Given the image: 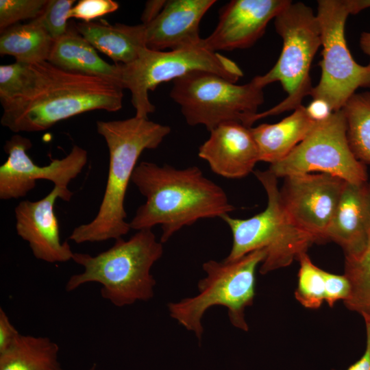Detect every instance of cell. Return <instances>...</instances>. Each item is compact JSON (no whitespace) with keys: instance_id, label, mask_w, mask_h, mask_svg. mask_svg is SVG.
Listing matches in <instances>:
<instances>
[{"instance_id":"obj_27","label":"cell","mask_w":370,"mask_h":370,"mask_svg":"<svg viewBox=\"0 0 370 370\" xmlns=\"http://www.w3.org/2000/svg\"><path fill=\"white\" fill-rule=\"evenodd\" d=\"M33 79L32 65L15 62L0 66V101L3 103L23 94Z\"/></svg>"},{"instance_id":"obj_25","label":"cell","mask_w":370,"mask_h":370,"mask_svg":"<svg viewBox=\"0 0 370 370\" xmlns=\"http://www.w3.org/2000/svg\"><path fill=\"white\" fill-rule=\"evenodd\" d=\"M344 275L351 286L349 296L343 301L345 306L360 314L364 320L370 319V234L361 254L345 258Z\"/></svg>"},{"instance_id":"obj_35","label":"cell","mask_w":370,"mask_h":370,"mask_svg":"<svg viewBox=\"0 0 370 370\" xmlns=\"http://www.w3.org/2000/svg\"><path fill=\"white\" fill-rule=\"evenodd\" d=\"M166 1L151 0L145 3V6L141 15L143 24H148L151 22L162 11Z\"/></svg>"},{"instance_id":"obj_31","label":"cell","mask_w":370,"mask_h":370,"mask_svg":"<svg viewBox=\"0 0 370 370\" xmlns=\"http://www.w3.org/2000/svg\"><path fill=\"white\" fill-rule=\"evenodd\" d=\"M325 301L333 307L339 300L345 301L349 296L351 286L347 278L323 271Z\"/></svg>"},{"instance_id":"obj_1","label":"cell","mask_w":370,"mask_h":370,"mask_svg":"<svg viewBox=\"0 0 370 370\" xmlns=\"http://www.w3.org/2000/svg\"><path fill=\"white\" fill-rule=\"evenodd\" d=\"M131 181L146 201L137 209L130 227L138 231L159 225L162 243L199 219L221 218L235 210L224 190L196 166L176 169L143 161Z\"/></svg>"},{"instance_id":"obj_18","label":"cell","mask_w":370,"mask_h":370,"mask_svg":"<svg viewBox=\"0 0 370 370\" xmlns=\"http://www.w3.org/2000/svg\"><path fill=\"white\" fill-rule=\"evenodd\" d=\"M370 234V186L345 182L326 233L343 249L345 258H355L367 247Z\"/></svg>"},{"instance_id":"obj_6","label":"cell","mask_w":370,"mask_h":370,"mask_svg":"<svg viewBox=\"0 0 370 370\" xmlns=\"http://www.w3.org/2000/svg\"><path fill=\"white\" fill-rule=\"evenodd\" d=\"M254 174L266 192L267 206L249 219H236L230 214L221 218L232 234V248L225 259L234 260L255 250L264 249L266 256L259 271L267 274L291 264L314 241L288 216L281 200L278 177L269 170L256 171Z\"/></svg>"},{"instance_id":"obj_17","label":"cell","mask_w":370,"mask_h":370,"mask_svg":"<svg viewBox=\"0 0 370 370\" xmlns=\"http://www.w3.org/2000/svg\"><path fill=\"white\" fill-rule=\"evenodd\" d=\"M215 0H169L160 14L145 26L147 48L177 49L199 45V23Z\"/></svg>"},{"instance_id":"obj_29","label":"cell","mask_w":370,"mask_h":370,"mask_svg":"<svg viewBox=\"0 0 370 370\" xmlns=\"http://www.w3.org/2000/svg\"><path fill=\"white\" fill-rule=\"evenodd\" d=\"M48 0H0L1 32L19 21L38 17Z\"/></svg>"},{"instance_id":"obj_34","label":"cell","mask_w":370,"mask_h":370,"mask_svg":"<svg viewBox=\"0 0 370 370\" xmlns=\"http://www.w3.org/2000/svg\"><path fill=\"white\" fill-rule=\"evenodd\" d=\"M366 328V347L362 357L346 370H370V320H365Z\"/></svg>"},{"instance_id":"obj_28","label":"cell","mask_w":370,"mask_h":370,"mask_svg":"<svg viewBox=\"0 0 370 370\" xmlns=\"http://www.w3.org/2000/svg\"><path fill=\"white\" fill-rule=\"evenodd\" d=\"M74 3L73 0H48L40 16L34 21L55 40L67 32L69 14Z\"/></svg>"},{"instance_id":"obj_19","label":"cell","mask_w":370,"mask_h":370,"mask_svg":"<svg viewBox=\"0 0 370 370\" xmlns=\"http://www.w3.org/2000/svg\"><path fill=\"white\" fill-rule=\"evenodd\" d=\"M47 62L64 71L99 77L120 86L119 64L103 60L75 26L54 40Z\"/></svg>"},{"instance_id":"obj_16","label":"cell","mask_w":370,"mask_h":370,"mask_svg":"<svg viewBox=\"0 0 370 370\" xmlns=\"http://www.w3.org/2000/svg\"><path fill=\"white\" fill-rule=\"evenodd\" d=\"M251 127L234 121L218 125L199 147V157L220 176L228 179L247 176L260 161Z\"/></svg>"},{"instance_id":"obj_26","label":"cell","mask_w":370,"mask_h":370,"mask_svg":"<svg viewBox=\"0 0 370 370\" xmlns=\"http://www.w3.org/2000/svg\"><path fill=\"white\" fill-rule=\"evenodd\" d=\"M297 260L299 269L295 297L304 307L317 309L325 301L323 270L312 262L307 252L301 254Z\"/></svg>"},{"instance_id":"obj_9","label":"cell","mask_w":370,"mask_h":370,"mask_svg":"<svg viewBox=\"0 0 370 370\" xmlns=\"http://www.w3.org/2000/svg\"><path fill=\"white\" fill-rule=\"evenodd\" d=\"M119 66V84L130 90L135 116L144 119H148L156 108L149 99V91L162 82L195 71L213 73L234 83L243 75L236 62L200 45L168 51L143 47L134 61Z\"/></svg>"},{"instance_id":"obj_24","label":"cell","mask_w":370,"mask_h":370,"mask_svg":"<svg viewBox=\"0 0 370 370\" xmlns=\"http://www.w3.org/2000/svg\"><path fill=\"white\" fill-rule=\"evenodd\" d=\"M341 110L352 152L361 162L370 164V92L355 93Z\"/></svg>"},{"instance_id":"obj_10","label":"cell","mask_w":370,"mask_h":370,"mask_svg":"<svg viewBox=\"0 0 370 370\" xmlns=\"http://www.w3.org/2000/svg\"><path fill=\"white\" fill-rule=\"evenodd\" d=\"M349 14H354L352 0L317 1L321 75L310 96L328 102L333 112L341 110L358 88L370 87V63L358 64L347 45L345 27Z\"/></svg>"},{"instance_id":"obj_37","label":"cell","mask_w":370,"mask_h":370,"mask_svg":"<svg viewBox=\"0 0 370 370\" xmlns=\"http://www.w3.org/2000/svg\"><path fill=\"white\" fill-rule=\"evenodd\" d=\"M97 365L96 364H93L88 370H96Z\"/></svg>"},{"instance_id":"obj_33","label":"cell","mask_w":370,"mask_h":370,"mask_svg":"<svg viewBox=\"0 0 370 370\" xmlns=\"http://www.w3.org/2000/svg\"><path fill=\"white\" fill-rule=\"evenodd\" d=\"M308 116L315 122H321L328 119L334 112L325 101L321 99H313L306 107Z\"/></svg>"},{"instance_id":"obj_2","label":"cell","mask_w":370,"mask_h":370,"mask_svg":"<svg viewBox=\"0 0 370 370\" xmlns=\"http://www.w3.org/2000/svg\"><path fill=\"white\" fill-rule=\"evenodd\" d=\"M31 65L28 89L1 103V124L14 133L44 131L79 114L122 108L123 89L110 80L64 71L47 61Z\"/></svg>"},{"instance_id":"obj_5","label":"cell","mask_w":370,"mask_h":370,"mask_svg":"<svg viewBox=\"0 0 370 370\" xmlns=\"http://www.w3.org/2000/svg\"><path fill=\"white\" fill-rule=\"evenodd\" d=\"M265 256L264 249H258L234 260L205 262L202 269L206 275L198 282V293L169 303V315L200 341L204 313L212 306H221L227 308L234 327L247 331L245 311L253 304L256 269Z\"/></svg>"},{"instance_id":"obj_11","label":"cell","mask_w":370,"mask_h":370,"mask_svg":"<svg viewBox=\"0 0 370 370\" xmlns=\"http://www.w3.org/2000/svg\"><path fill=\"white\" fill-rule=\"evenodd\" d=\"M269 170L278 178L317 171L347 182H368L365 164L349 147L342 110L317 122L306 137L285 158L270 164Z\"/></svg>"},{"instance_id":"obj_23","label":"cell","mask_w":370,"mask_h":370,"mask_svg":"<svg viewBox=\"0 0 370 370\" xmlns=\"http://www.w3.org/2000/svg\"><path fill=\"white\" fill-rule=\"evenodd\" d=\"M54 40L39 24H16L1 32L0 54L34 64L47 61Z\"/></svg>"},{"instance_id":"obj_14","label":"cell","mask_w":370,"mask_h":370,"mask_svg":"<svg viewBox=\"0 0 370 370\" xmlns=\"http://www.w3.org/2000/svg\"><path fill=\"white\" fill-rule=\"evenodd\" d=\"M289 0H232L222 8L212 34L200 45L213 52L251 47Z\"/></svg>"},{"instance_id":"obj_30","label":"cell","mask_w":370,"mask_h":370,"mask_svg":"<svg viewBox=\"0 0 370 370\" xmlns=\"http://www.w3.org/2000/svg\"><path fill=\"white\" fill-rule=\"evenodd\" d=\"M119 8V3L112 0H80L69 11V19L75 18L84 22H91L115 12Z\"/></svg>"},{"instance_id":"obj_15","label":"cell","mask_w":370,"mask_h":370,"mask_svg":"<svg viewBox=\"0 0 370 370\" xmlns=\"http://www.w3.org/2000/svg\"><path fill=\"white\" fill-rule=\"evenodd\" d=\"M73 193L54 186L38 201L25 200L14 209L17 234L27 241L34 257L49 262H65L73 259L69 244L61 242L59 224L54 212L57 199L69 201Z\"/></svg>"},{"instance_id":"obj_21","label":"cell","mask_w":370,"mask_h":370,"mask_svg":"<svg viewBox=\"0 0 370 370\" xmlns=\"http://www.w3.org/2000/svg\"><path fill=\"white\" fill-rule=\"evenodd\" d=\"M317 122L308 115L306 106H299L281 121L251 127L260 160L270 164L285 158L309 134Z\"/></svg>"},{"instance_id":"obj_22","label":"cell","mask_w":370,"mask_h":370,"mask_svg":"<svg viewBox=\"0 0 370 370\" xmlns=\"http://www.w3.org/2000/svg\"><path fill=\"white\" fill-rule=\"evenodd\" d=\"M59 346L48 337L22 335L0 354V370H63Z\"/></svg>"},{"instance_id":"obj_13","label":"cell","mask_w":370,"mask_h":370,"mask_svg":"<svg viewBox=\"0 0 370 370\" xmlns=\"http://www.w3.org/2000/svg\"><path fill=\"white\" fill-rule=\"evenodd\" d=\"M284 178L280 197L290 219L314 243L325 241L345 181L322 173Z\"/></svg>"},{"instance_id":"obj_36","label":"cell","mask_w":370,"mask_h":370,"mask_svg":"<svg viewBox=\"0 0 370 370\" xmlns=\"http://www.w3.org/2000/svg\"><path fill=\"white\" fill-rule=\"evenodd\" d=\"M360 46L362 51L370 58V32L362 33L360 38Z\"/></svg>"},{"instance_id":"obj_3","label":"cell","mask_w":370,"mask_h":370,"mask_svg":"<svg viewBox=\"0 0 370 370\" xmlns=\"http://www.w3.org/2000/svg\"><path fill=\"white\" fill-rule=\"evenodd\" d=\"M97 132L109 151V168L103 197L95 217L73 229L69 239L76 243L118 239L130 230L125 210L130 181L141 153L157 148L170 127L134 116L111 121H99Z\"/></svg>"},{"instance_id":"obj_7","label":"cell","mask_w":370,"mask_h":370,"mask_svg":"<svg viewBox=\"0 0 370 370\" xmlns=\"http://www.w3.org/2000/svg\"><path fill=\"white\" fill-rule=\"evenodd\" d=\"M277 33L282 39V49L275 64L264 75L256 76L264 88L279 82L286 92L278 105L258 113L256 121L284 112L295 110L305 97L310 95V71L314 57L321 46L320 26L312 9L302 2L291 1L274 18Z\"/></svg>"},{"instance_id":"obj_8","label":"cell","mask_w":370,"mask_h":370,"mask_svg":"<svg viewBox=\"0 0 370 370\" xmlns=\"http://www.w3.org/2000/svg\"><path fill=\"white\" fill-rule=\"evenodd\" d=\"M263 89L254 78L237 85L215 73L195 71L173 81L170 97L188 125H201L210 132L230 121L251 127L264 102Z\"/></svg>"},{"instance_id":"obj_4","label":"cell","mask_w":370,"mask_h":370,"mask_svg":"<svg viewBox=\"0 0 370 370\" xmlns=\"http://www.w3.org/2000/svg\"><path fill=\"white\" fill-rule=\"evenodd\" d=\"M163 251V243L156 240L151 229H145L128 240H115L112 247L96 256L74 253L72 260L84 270L69 278L66 291L96 282L101 285V297L116 307L149 301L156 284L151 269Z\"/></svg>"},{"instance_id":"obj_12","label":"cell","mask_w":370,"mask_h":370,"mask_svg":"<svg viewBox=\"0 0 370 370\" xmlns=\"http://www.w3.org/2000/svg\"><path fill=\"white\" fill-rule=\"evenodd\" d=\"M31 140L15 134L6 141L4 149L6 161L0 166V198L3 200L23 197L36 186L38 180L53 182L54 186L73 193L68 186L83 170L88 160L87 151L73 145L69 153L62 159H53L45 166L36 164L27 151Z\"/></svg>"},{"instance_id":"obj_32","label":"cell","mask_w":370,"mask_h":370,"mask_svg":"<svg viewBox=\"0 0 370 370\" xmlns=\"http://www.w3.org/2000/svg\"><path fill=\"white\" fill-rule=\"evenodd\" d=\"M19 334L4 310L0 308V354L6 351Z\"/></svg>"},{"instance_id":"obj_20","label":"cell","mask_w":370,"mask_h":370,"mask_svg":"<svg viewBox=\"0 0 370 370\" xmlns=\"http://www.w3.org/2000/svg\"><path fill=\"white\" fill-rule=\"evenodd\" d=\"M75 28L96 49L115 64H127L134 61L140 50L146 47L144 24L130 25L99 22H80Z\"/></svg>"}]
</instances>
